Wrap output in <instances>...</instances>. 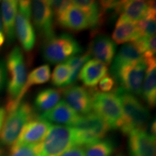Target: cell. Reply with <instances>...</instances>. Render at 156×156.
<instances>
[{"mask_svg":"<svg viewBox=\"0 0 156 156\" xmlns=\"http://www.w3.org/2000/svg\"><path fill=\"white\" fill-rule=\"evenodd\" d=\"M114 93L119 98L123 112V120L120 129L129 134L136 130L145 129L150 119L148 109L140 102L135 95L117 87Z\"/></svg>","mask_w":156,"mask_h":156,"instance_id":"obj_1","label":"cell"},{"mask_svg":"<svg viewBox=\"0 0 156 156\" xmlns=\"http://www.w3.org/2000/svg\"><path fill=\"white\" fill-rule=\"evenodd\" d=\"M74 146L77 145L73 126L51 125L44 140L37 144V156H61Z\"/></svg>","mask_w":156,"mask_h":156,"instance_id":"obj_2","label":"cell"},{"mask_svg":"<svg viewBox=\"0 0 156 156\" xmlns=\"http://www.w3.org/2000/svg\"><path fill=\"white\" fill-rule=\"evenodd\" d=\"M92 109L106 123L111 129H120L123 112L119 98L114 93H102L91 90Z\"/></svg>","mask_w":156,"mask_h":156,"instance_id":"obj_3","label":"cell"},{"mask_svg":"<svg viewBox=\"0 0 156 156\" xmlns=\"http://www.w3.org/2000/svg\"><path fill=\"white\" fill-rule=\"evenodd\" d=\"M6 69L8 73V101L7 103L8 106L17 100L28 77L24 56L18 46H15L7 56Z\"/></svg>","mask_w":156,"mask_h":156,"instance_id":"obj_4","label":"cell"},{"mask_svg":"<svg viewBox=\"0 0 156 156\" xmlns=\"http://www.w3.org/2000/svg\"><path fill=\"white\" fill-rule=\"evenodd\" d=\"M83 52L79 43L72 35L62 34L45 41L43 56L46 62L54 64L67 61Z\"/></svg>","mask_w":156,"mask_h":156,"instance_id":"obj_5","label":"cell"},{"mask_svg":"<svg viewBox=\"0 0 156 156\" xmlns=\"http://www.w3.org/2000/svg\"><path fill=\"white\" fill-rule=\"evenodd\" d=\"M73 127L75 129L76 145L84 147L103 140L110 127L95 113L81 116Z\"/></svg>","mask_w":156,"mask_h":156,"instance_id":"obj_6","label":"cell"},{"mask_svg":"<svg viewBox=\"0 0 156 156\" xmlns=\"http://www.w3.org/2000/svg\"><path fill=\"white\" fill-rule=\"evenodd\" d=\"M35 117L34 108L28 102H21L12 112L7 114L0 131V142L4 145H12L23 126Z\"/></svg>","mask_w":156,"mask_h":156,"instance_id":"obj_7","label":"cell"},{"mask_svg":"<svg viewBox=\"0 0 156 156\" xmlns=\"http://www.w3.org/2000/svg\"><path fill=\"white\" fill-rule=\"evenodd\" d=\"M146 64L143 58L126 64L117 72L113 78L120 87L133 95L142 94V86L145 78Z\"/></svg>","mask_w":156,"mask_h":156,"instance_id":"obj_8","label":"cell"},{"mask_svg":"<svg viewBox=\"0 0 156 156\" xmlns=\"http://www.w3.org/2000/svg\"><path fill=\"white\" fill-rule=\"evenodd\" d=\"M31 16L36 30L45 41L54 36V15L48 1L32 2Z\"/></svg>","mask_w":156,"mask_h":156,"instance_id":"obj_9","label":"cell"},{"mask_svg":"<svg viewBox=\"0 0 156 156\" xmlns=\"http://www.w3.org/2000/svg\"><path fill=\"white\" fill-rule=\"evenodd\" d=\"M64 101L78 114L87 115L92 111L90 91L80 85H72L62 90Z\"/></svg>","mask_w":156,"mask_h":156,"instance_id":"obj_10","label":"cell"},{"mask_svg":"<svg viewBox=\"0 0 156 156\" xmlns=\"http://www.w3.org/2000/svg\"><path fill=\"white\" fill-rule=\"evenodd\" d=\"M51 124L39 116H35L29 121L21 130L14 144L17 145H36L46 136Z\"/></svg>","mask_w":156,"mask_h":156,"instance_id":"obj_11","label":"cell"},{"mask_svg":"<svg viewBox=\"0 0 156 156\" xmlns=\"http://www.w3.org/2000/svg\"><path fill=\"white\" fill-rule=\"evenodd\" d=\"M128 135L131 156H155V136L145 129L136 130Z\"/></svg>","mask_w":156,"mask_h":156,"instance_id":"obj_12","label":"cell"},{"mask_svg":"<svg viewBox=\"0 0 156 156\" xmlns=\"http://www.w3.org/2000/svg\"><path fill=\"white\" fill-rule=\"evenodd\" d=\"M88 51L91 56L106 65L113 61L116 51V45L110 37L105 34H94Z\"/></svg>","mask_w":156,"mask_h":156,"instance_id":"obj_13","label":"cell"},{"mask_svg":"<svg viewBox=\"0 0 156 156\" xmlns=\"http://www.w3.org/2000/svg\"><path fill=\"white\" fill-rule=\"evenodd\" d=\"M56 21L62 28L69 31L78 32L90 28L86 15L73 3L56 17Z\"/></svg>","mask_w":156,"mask_h":156,"instance_id":"obj_14","label":"cell"},{"mask_svg":"<svg viewBox=\"0 0 156 156\" xmlns=\"http://www.w3.org/2000/svg\"><path fill=\"white\" fill-rule=\"evenodd\" d=\"M38 116L50 123L53 122L62 126H73L81 116L70 108L65 101H61L53 108Z\"/></svg>","mask_w":156,"mask_h":156,"instance_id":"obj_15","label":"cell"},{"mask_svg":"<svg viewBox=\"0 0 156 156\" xmlns=\"http://www.w3.org/2000/svg\"><path fill=\"white\" fill-rule=\"evenodd\" d=\"M146 64L145 78L142 86V95L150 108L156 104V60L155 57L143 58Z\"/></svg>","mask_w":156,"mask_h":156,"instance_id":"obj_16","label":"cell"},{"mask_svg":"<svg viewBox=\"0 0 156 156\" xmlns=\"http://www.w3.org/2000/svg\"><path fill=\"white\" fill-rule=\"evenodd\" d=\"M15 34L23 49L30 51L34 48L36 36L30 18L17 11L15 19Z\"/></svg>","mask_w":156,"mask_h":156,"instance_id":"obj_17","label":"cell"},{"mask_svg":"<svg viewBox=\"0 0 156 156\" xmlns=\"http://www.w3.org/2000/svg\"><path fill=\"white\" fill-rule=\"evenodd\" d=\"M107 73L108 67L106 64L93 58L90 59L84 64L78 77L85 87L93 88Z\"/></svg>","mask_w":156,"mask_h":156,"instance_id":"obj_18","label":"cell"},{"mask_svg":"<svg viewBox=\"0 0 156 156\" xmlns=\"http://www.w3.org/2000/svg\"><path fill=\"white\" fill-rule=\"evenodd\" d=\"M51 77V72L50 67L48 64H44V65L40 66V67L36 68L33 70L31 73L29 74L27 77L26 82L23 87L20 93L18 98L17 100L15 101L12 104L8 105L6 106V112H7V114L9 112H12L15 110L19 104L22 102V99L24 97V95L26 94L28 90L31 87L36 85H41L47 83L50 80Z\"/></svg>","mask_w":156,"mask_h":156,"instance_id":"obj_19","label":"cell"},{"mask_svg":"<svg viewBox=\"0 0 156 156\" xmlns=\"http://www.w3.org/2000/svg\"><path fill=\"white\" fill-rule=\"evenodd\" d=\"M140 38L136 26V22L121 15L115 25L112 34V40L115 44H125L134 42Z\"/></svg>","mask_w":156,"mask_h":156,"instance_id":"obj_20","label":"cell"},{"mask_svg":"<svg viewBox=\"0 0 156 156\" xmlns=\"http://www.w3.org/2000/svg\"><path fill=\"white\" fill-rule=\"evenodd\" d=\"M17 2L5 0L1 4L2 24L4 34L7 42L10 44L15 37V19L17 12Z\"/></svg>","mask_w":156,"mask_h":156,"instance_id":"obj_21","label":"cell"},{"mask_svg":"<svg viewBox=\"0 0 156 156\" xmlns=\"http://www.w3.org/2000/svg\"><path fill=\"white\" fill-rule=\"evenodd\" d=\"M142 59V54L134 43L124 44L113 58L111 67V75L113 77L121 68L132 62Z\"/></svg>","mask_w":156,"mask_h":156,"instance_id":"obj_22","label":"cell"},{"mask_svg":"<svg viewBox=\"0 0 156 156\" xmlns=\"http://www.w3.org/2000/svg\"><path fill=\"white\" fill-rule=\"evenodd\" d=\"M149 8V2L140 0L120 1L119 14L124 15L134 22L143 19Z\"/></svg>","mask_w":156,"mask_h":156,"instance_id":"obj_23","label":"cell"},{"mask_svg":"<svg viewBox=\"0 0 156 156\" xmlns=\"http://www.w3.org/2000/svg\"><path fill=\"white\" fill-rule=\"evenodd\" d=\"M62 90L54 88H46L37 94L34 105L38 112L42 114L47 112L56 106L61 98Z\"/></svg>","mask_w":156,"mask_h":156,"instance_id":"obj_24","label":"cell"},{"mask_svg":"<svg viewBox=\"0 0 156 156\" xmlns=\"http://www.w3.org/2000/svg\"><path fill=\"white\" fill-rule=\"evenodd\" d=\"M72 3L73 5L80 9L86 15L90 28L95 30L104 22L101 13L100 7L96 2L77 0V1H72Z\"/></svg>","mask_w":156,"mask_h":156,"instance_id":"obj_25","label":"cell"},{"mask_svg":"<svg viewBox=\"0 0 156 156\" xmlns=\"http://www.w3.org/2000/svg\"><path fill=\"white\" fill-rule=\"evenodd\" d=\"M149 8L145 17L136 23V29L140 38H148L154 36L156 29L155 2L148 1Z\"/></svg>","mask_w":156,"mask_h":156,"instance_id":"obj_26","label":"cell"},{"mask_svg":"<svg viewBox=\"0 0 156 156\" xmlns=\"http://www.w3.org/2000/svg\"><path fill=\"white\" fill-rule=\"evenodd\" d=\"M85 147V156H111L115 151L114 142L108 139L99 140Z\"/></svg>","mask_w":156,"mask_h":156,"instance_id":"obj_27","label":"cell"},{"mask_svg":"<svg viewBox=\"0 0 156 156\" xmlns=\"http://www.w3.org/2000/svg\"><path fill=\"white\" fill-rule=\"evenodd\" d=\"M91 56H91L90 53L87 50L85 54H82V55L74 56L67 60L65 63L69 66L70 69H71V77L69 78L68 85H72L77 80L79 74L80 73V70L83 68L84 64L90 59Z\"/></svg>","mask_w":156,"mask_h":156,"instance_id":"obj_28","label":"cell"},{"mask_svg":"<svg viewBox=\"0 0 156 156\" xmlns=\"http://www.w3.org/2000/svg\"><path fill=\"white\" fill-rule=\"evenodd\" d=\"M71 77V69L66 63L58 64L54 69L51 76V83L56 87L68 85Z\"/></svg>","mask_w":156,"mask_h":156,"instance_id":"obj_29","label":"cell"},{"mask_svg":"<svg viewBox=\"0 0 156 156\" xmlns=\"http://www.w3.org/2000/svg\"><path fill=\"white\" fill-rule=\"evenodd\" d=\"M9 156H37L36 145H17L13 144Z\"/></svg>","mask_w":156,"mask_h":156,"instance_id":"obj_30","label":"cell"},{"mask_svg":"<svg viewBox=\"0 0 156 156\" xmlns=\"http://www.w3.org/2000/svg\"><path fill=\"white\" fill-rule=\"evenodd\" d=\"M54 16L58 17L72 4V1H48Z\"/></svg>","mask_w":156,"mask_h":156,"instance_id":"obj_31","label":"cell"},{"mask_svg":"<svg viewBox=\"0 0 156 156\" xmlns=\"http://www.w3.org/2000/svg\"><path fill=\"white\" fill-rule=\"evenodd\" d=\"M115 80L111 75H106L99 82L98 87L102 93H110L115 87Z\"/></svg>","mask_w":156,"mask_h":156,"instance_id":"obj_32","label":"cell"},{"mask_svg":"<svg viewBox=\"0 0 156 156\" xmlns=\"http://www.w3.org/2000/svg\"><path fill=\"white\" fill-rule=\"evenodd\" d=\"M17 11L22 13L29 18H31L32 14V2L18 1L17 2Z\"/></svg>","mask_w":156,"mask_h":156,"instance_id":"obj_33","label":"cell"},{"mask_svg":"<svg viewBox=\"0 0 156 156\" xmlns=\"http://www.w3.org/2000/svg\"><path fill=\"white\" fill-rule=\"evenodd\" d=\"M7 73L5 62L3 60L0 59V93L5 87L6 81H7Z\"/></svg>","mask_w":156,"mask_h":156,"instance_id":"obj_34","label":"cell"},{"mask_svg":"<svg viewBox=\"0 0 156 156\" xmlns=\"http://www.w3.org/2000/svg\"><path fill=\"white\" fill-rule=\"evenodd\" d=\"M61 156H85V151L80 146H74L64 152Z\"/></svg>","mask_w":156,"mask_h":156,"instance_id":"obj_35","label":"cell"},{"mask_svg":"<svg viewBox=\"0 0 156 156\" xmlns=\"http://www.w3.org/2000/svg\"><path fill=\"white\" fill-rule=\"evenodd\" d=\"M6 114H7L6 113V109L4 107L0 106V131H1L4 122H5Z\"/></svg>","mask_w":156,"mask_h":156,"instance_id":"obj_36","label":"cell"},{"mask_svg":"<svg viewBox=\"0 0 156 156\" xmlns=\"http://www.w3.org/2000/svg\"><path fill=\"white\" fill-rule=\"evenodd\" d=\"M5 36L4 34V32H0V48L2 47L3 44H5Z\"/></svg>","mask_w":156,"mask_h":156,"instance_id":"obj_37","label":"cell"},{"mask_svg":"<svg viewBox=\"0 0 156 156\" xmlns=\"http://www.w3.org/2000/svg\"><path fill=\"white\" fill-rule=\"evenodd\" d=\"M1 154H2V151H1V150H0V155H1Z\"/></svg>","mask_w":156,"mask_h":156,"instance_id":"obj_38","label":"cell"},{"mask_svg":"<svg viewBox=\"0 0 156 156\" xmlns=\"http://www.w3.org/2000/svg\"><path fill=\"white\" fill-rule=\"evenodd\" d=\"M119 156H122V155H119Z\"/></svg>","mask_w":156,"mask_h":156,"instance_id":"obj_39","label":"cell"}]
</instances>
